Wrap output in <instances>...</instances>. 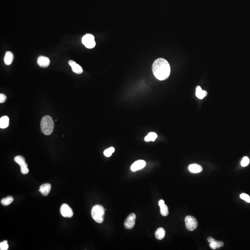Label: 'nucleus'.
Returning a JSON list of instances; mask_svg holds the SVG:
<instances>
[{"label": "nucleus", "instance_id": "1", "mask_svg": "<svg viewBox=\"0 0 250 250\" xmlns=\"http://www.w3.org/2000/svg\"><path fill=\"white\" fill-rule=\"evenodd\" d=\"M153 73L156 78L160 81L166 80L169 76L170 67L169 63L164 58L156 59L152 67Z\"/></svg>", "mask_w": 250, "mask_h": 250}, {"label": "nucleus", "instance_id": "2", "mask_svg": "<svg viewBox=\"0 0 250 250\" xmlns=\"http://www.w3.org/2000/svg\"><path fill=\"white\" fill-rule=\"evenodd\" d=\"M54 124L51 117L47 116L43 117L41 123L42 132L46 135L51 134L53 131Z\"/></svg>", "mask_w": 250, "mask_h": 250}, {"label": "nucleus", "instance_id": "3", "mask_svg": "<svg viewBox=\"0 0 250 250\" xmlns=\"http://www.w3.org/2000/svg\"><path fill=\"white\" fill-rule=\"evenodd\" d=\"M105 209L103 206L97 205L93 207L91 210V216L93 219L98 223L103 222Z\"/></svg>", "mask_w": 250, "mask_h": 250}, {"label": "nucleus", "instance_id": "4", "mask_svg": "<svg viewBox=\"0 0 250 250\" xmlns=\"http://www.w3.org/2000/svg\"><path fill=\"white\" fill-rule=\"evenodd\" d=\"M186 228L189 231H193L197 228L198 226L197 220L192 216H188L185 219Z\"/></svg>", "mask_w": 250, "mask_h": 250}, {"label": "nucleus", "instance_id": "5", "mask_svg": "<svg viewBox=\"0 0 250 250\" xmlns=\"http://www.w3.org/2000/svg\"><path fill=\"white\" fill-rule=\"evenodd\" d=\"M82 43L85 47L89 49H92L95 47L96 45L95 41V37L93 35L91 34H87L85 35L84 36L82 37Z\"/></svg>", "mask_w": 250, "mask_h": 250}, {"label": "nucleus", "instance_id": "6", "mask_svg": "<svg viewBox=\"0 0 250 250\" xmlns=\"http://www.w3.org/2000/svg\"><path fill=\"white\" fill-rule=\"evenodd\" d=\"M136 216L133 213L131 214L128 216L124 222V226L126 228L131 229L134 226L135 224Z\"/></svg>", "mask_w": 250, "mask_h": 250}, {"label": "nucleus", "instance_id": "7", "mask_svg": "<svg viewBox=\"0 0 250 250\" xmlns=\"http://www.w3.org/2000/svg\"><path fill=\"white\" fill-rule=\"evenodd\" d=\"M61 215L66 218H71L73 216V212L72 208L66 204H63L60 207Z\"/></svg>", "mask_w": 250, "mask_h": 250}, {"label": "nucleus", "instance_id": "8", "mask_svg": "<svg viewBox=\"0 0 250 250\" xmlns=\"http://www.w3.org/2000/svg\"><path fill=\"white\" fill-rule=\"evenodd\" d=\"M146 165V163L144 160H139L135 162L131 167V170L132 172H136L137 170L144 168Z\"/></svg>", "mask_w": 250, "mask_h": 250}, {"label": "nucleus", "instance_id": "9", "mask_svg": "<svg viewBox=\"0 0 250 250\" xmlns=\"http://www.w3.org/2000/svg\"><path fill=\"white\" fill-rule=\"evenodd\" d=\"M37 63L39 66L42 68H47L50 64V60L48 57L45 56H39L37 59Z\"/></svg>", "mask_w": 250, "mask_h": 250}, {"label": "nucleus", "instance_id": "10", "mask_svg": "<svg viewBox=\"0 0 250 250\" xmlns=\"http://www.w3.org/2000/svg\"><path fill=\"white\" fill-rule=\"evenodd\" d=\"M69 64L72 67V70L75 73L78 74H81L83 72V70L82 67L76 64L75 61L70 60L69 61Z\"/></svg>", "mask_w": 250, "mask_h": 250}, {"label": "nucleus", "instance_id": "11", "mask_svg": "<svg viewBox=\"0 0 250 250\" xmlns=\"http://www.w3.org/2000/svg\"><path fill=\"white\" fill-rule=\"evenodd\" d=\"M51 189V185L49 183H45L41 185L39 188V191L41 192L42 195L47 196L48 195Z\"/></svg>", "mask_w": 250, "mask_h": 250}, {"label": "nucleus", "instance_id": "12", "mask_svg": "<svg viewBox=\"0 0 250 250\" xmlns=\"http://www.w3.org/2000/svg\"><path fill=\"white\" fill-rule=\"evenodd\" d=\"M158 205L160 207V213L162 216H166L169 214V210L168 207L165 204L164 201L163 200H159L158 202Z\"/></svg>", "mask_w": 250, "mask_h": 250}, {"label": "nucleus", "instance_id": "13", "mask_svg": "<svg viewBox=\"0 0 250 250\" xmlns=\"http://www.w3.org/2000/svg\"><path fill=\"white\" fill-rule=\"evenodd\" d=\"M14 60V55L13 54L11 53V51H8L6 52L5 53V57L4 58V63L7 66H9Z\"/></svg>", "mask_w": 250, "mask_h": 250}, {"label": "nucleus", "instance_id": "14", "mask_svg": "<svg viewBox=\"0 0 250 250\" xmlns=\"http://www.w3.org/2000/svg\"><path fill=\"white\" fill-rule=\"evenodd\" d=\"M189 171L193 173H198L202 172L203 167L200 165L197 164H192L189 166Z\"/></svg>", "mask_w": 250, "mask_h": 250}, {"label": "nucleus", "instance_id": "15", "mask_svg": "<svg viewBox=\"0 0 250 250\" xmlns=\"http://www.w3.org/2000/svg\"><path fill=\"white\" fill-rule=\"evenodd\" d=\"M207 92L205 91H203L201 89V87L198 86L196 88V92L195 95L198 98L200 99H203V98L206 97L207 95Z\"/></svg>", "mask_w": 250, "mask_h": 250}, {"label": "nucleus", "instance_id": "16", "mask_svg": "<svg viewBox=\"0 0 250 250\" xmlns=\"http://www.w3.org/2000/svg\"><path fill=\"white\" fill-rule=\"evenodd\" d=\"M9 119L7 116L2 117L0 119V128H1L4 129L7 128L9 125Z\"/></svg>", "mask_w": 250, "mask_h": 250}, {"label": "nucleus", "instance_id": "17", "mask_svg": "<svg viewBox=\"0 0 250 250\" xmlns=\"http://www.w3.org/2000/svg\"><path fill=\"white\" fill-rule=\"evenodd\" d=\"M166 235V231L163 228H160L157 229L155 232V237L158 240H162L164 238Z\"/></svg>", "mask_w": 250, "mask_h": 250}, {"label": "nucleus", "instance_id": "18", "mask_svg": "<svg viewBox=\"0 0 250 250\" xmlns=\"http://www.w3.org/2000/svg\"><path fill=\"white\" fill-rule=\"evenodd\" d=\"M224 245L223 242L216 241V239H214L213 241L210 243L209 247L211 249L216 250V248H219L220 247H223Z\"/></svg>", "mask_w": 250, "mask_h": 250}, {"label": "nucleus", "instance_id": "19", "mask_svg": "<svg viewBox=\"0 0 250 250\" xmlns=\"http://www.w3.org/2000/svg\"><path fill=\"white\" fill-rule=\"evenodd\" d=\"M157 137V135L155 132H151L148 133L145 138V141L146 142L154 141Z\"/></svg>", "mask_w": 250, "mask_h": 250}, {"label": "nucleus", "instance_id": "20", "mask_svg": "<svg viewBox=\"0 0 250 250\" xmlns=\"http://www.w3.org/2000/svg\"><path fill=\"white\" fill-rule=\"evenodd\" d=\"M14 201V198L11 196H8L3 198L1 201V203L3 206H8Z\"/></svg>", "mask_w": 250, "mask_h": 250}, {"label": "nucleus", "instance_id": "21", "mask_svg": "<svg viewBox=\"0 0 250 250\" xmlns=\"http://www.w3.org/2000/svg\"><path fill=\"white\" fill-rule=\"evenodd\" d=\"M14 161L18 164L20 167L23 166L26 164L25 158L22 156H17L14 157Z\"/></svg>", "mask_w": 250, "mask_h": 250}, {"label": "nucleus", "instance_id": "22", "mask_svg": "<svg viewBox=\"0 0 250 250\" xmlns=\"http://www.w3.org/2000/svg\"><path fill=\"white\" fill-rule=\"evenodd\" d=\"M115 149L113 147L109 148L108 149H106L104 151V154L107 157H110L112 155V153H114Z\"/></svg>", "mask_w": 250, "mask_h": 250}, {"label": "nucleus", "instance_id": "23", "mask_svg": "<svg viewBox=\"0 0 250 250\" xmlns=\"http://www.w3.org/2000/svg\"><path fill=\"white\" fill-rule=\"evenodd\" d=\"M8 248V245L7 241H4L0 243V250H7Z\"/></svg>", "mask_w": 250, "mask_h": 250}, {"label": "nucleus", "instance_id": "24", "mask_svg": "<svg viewBox=\"0 0 250 250\" xmlns=\"http://www.w3.org/2000/svg\"><path fill=\"white\" fill-rule=\"evenodd\" d=\"M249 162H250V160H249V158L247 157H245L242 160L241 164L242 166H247L249 164Z\"/></svg>", "mask_w": 250, "mask_h": 250}, {"label": "nucleus", "instance_id": "25", "mask_svg": "<svg viewBox=\"0 0 250 250\" xmlns=\"http://www.w3.org/2000/svg\"><path fill=\"white\" fill-rule=\"evenodd\" d=\"M20 170H21V172L23 174H25V175L28 174L29 172L28 168V164L26 163L23 166L20 167Z\"/></svg>", "mask_w": 250, "mask_h": 250}, {"label": "nucleus", "instance_id": "26", "mask_svg": "<svg viewBox=\"0 0 250 250\" xmlns=\"http://www.w3.org/2000/svg\"><path fill=\"white\" fill-rule=\"evenodd\" d=\"M240 197L242 200L247 201V203H250V197L249 195L245 194V193H243L240 195Z\"/></svg>", "mask_w": 250, "mask_h": 250}, {"label": "nucleus", "instance_id": "27", "mask_svg": "<svg viewBox=\"0 0 250 250\" xmlns=\"http://www.w3.org/2000/svg\"><path fill=\"white\" fill-rule=\"evenodd\" d=\"M7 100V97L5 95L3 94H0V103H2L6 101Z\"/></svg>", "mask_w": 250, "mask_h": 250}]
</instances>
